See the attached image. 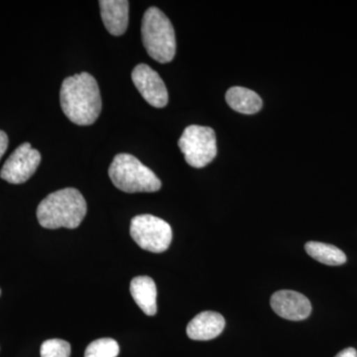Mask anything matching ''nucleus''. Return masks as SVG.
I'll use <instances>...</instances> for the list:
<instances>
[{"label": "nucleus", "instance_id": "1", "mask_svg": "<svg viewBox=\"0 0 357 357\" xmlns=\"http://www.w3.org/2000/svg\"><path fill=\"white\" fill-rule=\"evenodd\" d=\"M60 102L66 116L77 126H91L102 112L100 88L89 73L66 77L61 86Z\"/></svg>", "mask_w": 357, "mask_h": 357}, {"label": "nucleus", "instance_id": "2", "mask_svg": "<svg viewBox=\"0 0 357 357\" xmlns=\"http://www.w3.org/2000/svg\"><path fill=\"white\" fill-rule=\"evenodd\" d=\"M86 202L79 190L66 188L48 195L37 208L41 227L48 229L79 227L86 215Z\"/></svg>", "mask_w": 357, "mask_h": 357}, {"label": "nucleus", "instance_id": "3", "mask_svg": "<svg viewBox=\"0 0 357 357\" xmlns=\"http://www.w3.org/2000/svg\"><path fill=\"white\" fill-rule=\"evenodd\" d=\"M141 35L144 48L153 60L166 64L175 57V30L169 18L157 7H150L145 11Z\"/></svg>", "mask_w": 357, "mask_h": 357}, {"label": "nucleus", "instance_id": "4", "mask_svg": "<svg viewBox=\"0 0 357 357\" xmlns=\"http://www.w3.org/2000/svg\"><path fill=\"white\" fill-rule=\"evenodd\" d=\"M109 175L117 189L128 194L154 192L161 189L160 178L133 155H115L109 166Z\"/></svg>", "mask_w": 357, "mask_h": 357}, {"label": "nucleus", "instance_id": "5", "mask_svg": "<svg viewBox=\"0 0 357 357\" xmlns=\"http://www.w3.org/2000/svg\"><path fill=\"white\" fill-rule=\"evenodd\" d=\"M178 144L185 162L194 168H204L217 156L215 133L208 126H188Z\"/></svg>", "mask_w": 357, "mask_h": 357}, {"label": "nucleus", "instance_id": "6", "mask_svg": "<svg viewBox=\"0 0 357 357\" xmlns=\"http://www.w3.org/2000/svg\"><path fill=\"white\" fill-rule=\"evenodd\" d=\"M130 236L144 250L162 253L172 243L173 232L170 225L162 218L140 215L131 220Z\"/></svg>", "mask_w": 357, "mask_h": 357}, {"label": "nucleus", "instance_id": "7", "mask_svg": "<svg viewBox=\"0 0 357 357\" xmlns=\"http://www.w3.org/2000/svg\"><path fill=\"white\" fill-rule=\"evenodd\" d=\"M41 162L38 150L33 149L30 143L21 144L6 160L0 177L10 184H23L36 172Z\"/></svg>", "mask_w": 357, "mask_h": 357}, {"label": "nucleus", "instance_id": "8", "mask_svg": "<svg viewBox=\"0 0 357 357\" xmlns=\"http://www.w3.org/2000/svg\"><path fill=\"white\" fill-rule=\"evenodd\" d=\"M134 86L150 105L162 109L168 105V91L156 70L146 64L136 66L131 74Z\"/></svg>", "mask_w": 357, "mask_h": 357}, {"label": "nucleus", "instance_id": "9", "mask_svg": "<svg viewBox=\"0 0 357 357\" xmlns=\"http://www.w3.org/2000/svg\"><path fill=\"white\" fill-rule=\"evenodd\" d=\"M270 304L279 317L289 321H303L309 318L312 312L310 300L296 291H277L272 295Z\"/></svg>", "mask_w": 357, "mask_h": 357}, {"label": "nucleus", "instance_id": "10", "mask_svg": "<svg viewBox=\"0 0 357 357\" xmlns=\"http://www.w3.org/2000/svg\"><path fill=\"white\" fill-rule=\"evenodd\" d=\"M100 15L107 31L121 36L128 27L129 2L126 0H100Z\"/></svg>", "mask_w": 357, "mask_h": 357}, {"label": "nucleus", "instance_id": "11", "mask_svg": "<svg viewBox=\"0 0 357 357\" xmlns=\"http://www.w3.org/2000/svg\"><path fill=\"white\" fill-rule=\"evenodd\" d=\"M225 319L215 312H203L197 314L187 326L188 337L194 340H211L225 330Z\"/></svg>", "mask_w": 357, "mask_h": 357}, {"label": "nucleus", "instance_id": "12", "mask_svg": "<svg viewBox=\"0 0 357 357\" xmlns=\"http://www.w3.org/2000/svg\"><path fill=\"white\" fill-rule=\"evenodd\" d=\"M130 293L145 314H156L157 288L153 279L148 276L135 277L130 283Z\"/></svg>", "mask_w": 357, "mask_h": 357}, {"label": "nucleus", "instance_id": "13", "mask_svg": "<svg viewBox=\"0 0 357 357\" xmlns=\"http://www.w3.org/2000/svg\"><path fill=\"white\" fill-rule=\"evenodd\" d=\"M227 105L243 114H257L262 109V100L255 91L243 86H234L225 95Z\"/></svg>", "mask_w": 357, "mask_h": 357}, {"label": "nucleus", "instance_id": "14", "mask_svg": "<svg viewBox=\"0 0 357 357\" xmlns=\"http://www.w3.org/2000/svg\"><path fill=\"white\" fill-rule=\"evenodd\" d=\"M305 249L314 260L328 266H340L347 262L344 251L332 244L310 241L305 245Z\"/></svg>", "mask_w": 357, "mask_h": 357}, {"label": "nucleus", "instance_id": "15", "mask_svg": "<svg viewBox=\"0 0 357 357\" xmlns=\"http://www.w3.org/2000/svg\"><path fill=\"white\" fill-rule=\"evenodd\" d=\"M119 345L112 338H100L86 347L84 357H117Z\"/></svg>", "mask_w": 357, "mask_h": 357}, {"label": "nucleus", "instance_id": "16", "mask_svg": "<svg viewBox=\"0 0 357 357\" xmlns=\"http://www.w3.org/2000/svg\"><path fill=\"white\" fill-rule=\"evenodd\" d=\"M40 354L41 357H70V345L66 340L54 338L43 342Z\"/></svg>", "mask_w": 357, "mask_h": 357}, {"label": "nucleus", "instance_id": "17", "mask_svg": "<svg viewBox=\"0 0 357 357\" xmlns=\"http://www.w3.org/2000/svg\"><path fill=\"white\" fill-rule=\"evenodd\" d=\"M8 147V136L4 131L0 130V159L6 153Z\"/></svg>", "mask_w": 357, "mask_h": 357}, {"label": "nucleus", "instance_id": "18", "mask_svg": "<svg viewBox=\"0 0 357 357\" xmlns=\"http://www.w3.org/2000/svg\"><path fill=\"white\" fill-rule=\"evenodd\" d=\"M335 357H357V351L354 347H349L340 351Z\"/></svg>", "mask_w": 357, "mask_h": 357}, {"label": "nucleus", "instance_id": "19", "mask_svg": "<svg viewBox=\"0 0 357 357\" xmlns=\"http://www.w3.org/2000/svg\"><path fill=\"white\" fill-rule=\"evenodd\" d=\"M0 294H1V291H0Z\"/></svg>", "mask_w": 357, "mask_h": 357}]
</instances>
